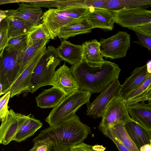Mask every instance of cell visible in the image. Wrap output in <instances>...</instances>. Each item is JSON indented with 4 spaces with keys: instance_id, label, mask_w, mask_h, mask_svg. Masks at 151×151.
<instances>
[{
    "instance_id": "7402d4cb",
    "label": "cell",
    "mask_w": 151,
    "mask_h": 151,
    "mask_svg": "<svg viewBox=\"0 0 151 151\" xmlns=\"http://www.w3.org/2000/svg\"><path fill=\"white\" fill-rule=\"evenodd\" d=\"M4 19L8 25L9 39L27 34L35 26L29 22L12 16H7Z\"/></svg>"
},
{
    "instance_id": "7bdbcfd3",
    "label": "cell",
    "mask_w": 151,
    "mask_h": 151,
    "mask_svg": "<svg viewBox=\"0 0 151 151\" xmlns=\"http://www.w3.org/2000/svg\"><path fill=\"white\" fill-rule=\"evenodd\" d=\"M7 10H0V23L7 17Z\"/></svg>"
},
{
    "instance_id": "9a60e30c",
    "label": "cell",
    "mask_w": 151,
    "mask_h": 151,
    "mask_svg": "<svg viewBox=\"0 0 151 151\" xmlns=\"http://www.w3.org/2000/svg\"><path fill=\"white\" fill-rule=\"evenodd\" d=\"M58 57L71 65L79 63L83 59V48L82 45H77L64 40L56 48Z\"/></svg>"
},
{
    "instance_id": "3957f363",
    "label": "cell",
    "mask_w": 151,
    "mask_h": 151,
    "mask_svg": "<svg viewBox=\"0 0 151 151\" xmlns=\"http://www.w3.org/2000/svg\"><path fill=\"white\" fill-rule=\"evenodd\" d=\"M89 9L79 7L49 9L43 14L42 23L48 30L51 39H54L62 28L86 19Z\"/></svg>"
},
{
    "instance_id": "7c38bea8",
    "label": "cell",
    "mask_w": 151,
    "mask_h": 151,
    "mask_svg": "<svg viewBox=\"0 0 151 151\" xmlns=\"http://www.w3.org/2000/svg\"><path fill=\"white\" fill-rule=\"evenodd\" d=\"M50 85L59 89L66 96L79 90L76 80L65 63L55 71Z\"/></svg>"
},
{
    "instance_id": "b9f144b4",
    "label": "cell",
    "mask_w": 151,
    "mask_h": 151,
    "mask_svg": "<svg viewBox=\"0 0 151 151\" xmlns=\"http://www.w3.org/2000/svg\"><path fill=\"white\" fill-rule=\"evenodd\" d=\"M21 0H0V5L4 4L13 3H20Z\"/></svg>"
},
{
    "instance_id": "1f68e13d",
    "label": "cell",
    "mask_w": 151,
    "mask_h": 151,
    "mask_svg": "<svg viewBox=\"0 0 151 151\" xmlns=\"http://www.w3.org/2000/svg\"><path fill=\"white\" fill-rule=\"evenodd\" d=\"M8 40V25L4 19L0 23V59L3 55Z\"/></svg>"
},
{
    "instance_id": "ba28073f",
    "label": "cell",
    "mask_w": 151,
    "mask_h": 151,
    "mask_svg": "<svg viewBox=\"0 0 151 151\" xmlns=\"http://www.w3.org/2000/svg\"><path fill=\"white\" fill-rule=\"evenodd\" d=\"M115 23L128 29L151 23V11L142 7L110 10Z\"/></svg>"
},
{
    "instance_id": "30bf717a",
    "label": "cell",
    "mask_w": 151,
    "mask_h": 151,
    "mask_svg": "<svg viewBox=\"0 0 151 151\" xmlns=\"http://www.w3.org/2000/svg\"><path fill=\"white\" fill-rule=\"evenodd\" d=\"M121 87L118 79L110 83L93 102L86 103L87 115L94 119L101 117L111 101L115 98L121 97Z\"/></svg>"
},
{
    "instance_id": "d4e9b609",
    "label": "cell",
    "mask_w": 151,
    "mask_h": 151,
    "mask_svg": "<svg viewBox=\"0 0 151 151\" xmlns=\"http://www.w3.org/2000/svg\"><path fill=\"white\" fill-rule=\"evenodd\" d=\"M50 40L44 39L35 42L30 45H27L21 62L18 78L41 49L45 46Z\"/></svg>"
},
{
    "instance_id": "f546056e",
    "label": "cell",
    "mask_w": 151,
    "mask_h": 151,
    "mask_svg": "<svg viewBox=\"0 0 151 151\" xmlns=\"http://www.w3.org/2000/svg\"><path fill=\"white\" fill-rule=\"evenodd\" d=\"M27 35H22L11 38L9 39L5 49L10 52L23 49L27 45Z\"/></svg>"
},
{
    "instance_id": "7a4b0ae2",
    "label": "cell",
    "mask_w": 151,
    "mask_h": 151,
    "mask_svg": "<svg viewBox=\"0 0 151 151\" xmlns=\"http://www.w3.org/2000/svg\"><path fill=\"white\" fill-rule=\"evenodd\" d=\"M91 133L90 128L75 114L56 126L41 131L33 142L48 139L52 142L73 146L83 142Z\"/></svg>"
},
{
    "instance_id": "bcb514c9",
    "label": "cell",
    "mask_w": 151,
    "mask_h": 151,
    "mask_svg": "<svg viewBox=\"0 0 151 151\" xmlns=\"http://www.w3.org/2000/svg\"><path fill=\"white\" fill-rule=\"evenodd\" d=\"M2 94V86L1 83H0V96Z\"/></svg>"
},
{
    "instance_id": "4fadbf2b",
    "label": "cell",
    "mask_w": 151,
    "mask_h": 151,
    "mask_svg": "<svg viewBox=\"0 0 151 151\" xmlns=\"http://www.w3.org/2000/svg\"><path fill=\"white\" fill-rule=\"evenodd\" d=\"M46 48L43 47L22 72L9 89L10 98L26 92L28 90L33 70Z\"/></svg>"
},
{
    "instance_id": "2e32d148",
    "label": "cell",
    "mask_w": 151,
    "mask_h": 151,
    "mask_svg": "<svg viewBox=\"0 0 151 151\" xmlns=\"http://www.w3.org/2000/svg\"><path fill=\"white\" fill-rule=\"evenodd\" d=\"M19 7L16 10H7V16H12L22 19L35 26L41 24L42 16L41 7L24 3H18Z\"/></svg>"
},
{
    "instance_id": "f35d334b",
    "label": "cell",
    "mask_w": 151,
    "mask_h": 151,
    "mask_svg": "<svg viewBox=\"0 0 151 151\" xmlns=\"http://www.w3.org/2000/svg\"><path fill=\"white\" fill-rule=\"evenodd\" d=\"M124 100L126 106L145 101H148L149 102H151V89L148 90L143 95L136 98L127 100L124 99Z\"/></svg>"
},
{
    "instance_id": "277c9868",
    "label": "cell",
    "mask_w": 151,
    "mask_h": 151,
    "mask_svg": "<svg viewBox=\"0 0 151 151\" xmlns=\"http://www.w3.org/2000/svg\"><path fill=\"white\" fill-rule=\"evenodd\" d=\"M56 48L48 46L35 67L26 92L33 93L41 87L50 85L56 67L60 63Z\"/></svg>"
},
{
    "instance_id": "83f0119b",
    "label": "cell",
    "mask_w": 151,
    "mask_h": 151,
    "mask_svg": "<svg viewBox=\"0 0 151 151\" xmlns=\"http://www.w3.org/2000/svg\"><path fill=\"white\" fill-rule=\"evenodd\" d=\"M151 4V0H109L107 9L116 10L123 8L142 7Z\"/></svg>"
},
{
    "instance_id": "d6986e66",
    "label": "cell",
    "mask_w": 151,
    "mask_h": 151,
    "mask_svg": "<svg viewBox=\"0 0 151 151\" xmlns=\"http://www.w3.org/2000/svg\"><path fill=\"white\" fill-rule=\"evenodd\" d=\"M151 76L147 71L146 64L136 68L130 76L121 85L120 95L122 98L142 84L149 76Z\"/></svg>"
},
{
    "instance_id": "d6a6232c",
    "label": "cell",
    "mask_w": 151,
    "mask_h": 151,
    "mask_svg": "<svg viewBox=\"0 0 151 151\" xmlns=\"http://www.w3.org/2000/svg\"><path fill=\"white\" fill-rule=\"evenodd\" d=\"M105 148L101 145L91 146L83 142L73 146V151H104Z\"/></svg>"
},
{
    "instance_id": "8d00e7d4",
    "label": "cell",
    "mask_w": 151,
    "mask_h": 151,
    "mask_svg": "<svg viewBox=\"0 0 151 151\" xmlns=\"http://www.w3.org/2000/svg\"><path fill=\"white\" fill-rule=\"evenodd\" d=\"M138 39V41L134 42L147 48L149 51L151 50V36L135 32Z\"/></svg>"
},
{
    "instance_id": "ac0fdd59",
    "label": "cell",
    "mask_w": 151,
    "mask_h": 151,
    "mask_svg": "<svg viewBox=\"0 0 151 151\" xmlns=\"http://www.w3.org/2000/svg\"><path fill=\"white\" fill-rule=\"evenodd\" d=\"M126 106L131 119L151 131V102L142 101Z\"/></svg>"
},
{
    "instance_id": "e0dca14e",
    "label": "cell",
    "mask_w": 151,
    "mask_h": 151,
    "mask_svg": "<svg viewBox=\"0 0 151 151\" xmlns=\"http://www.w3.org/2000/svg\"><path fill=\"white\" fill-rule=\"evenodd\" d=\"M124 127L128 134L139 150L144 145H151V131L132 119L124 124Z\"/></svg>"
},
{
    "instance_id": "e575fe53",
    "label": "cell",
    "mask_w": 151,
    "mask_h": 151,
    "mask_svg": "<svg viewBox=\"0 0 151 151\" xmlns=\"http://www.w3.org/2000/svg\"><path fill=\"white\" fill-rule=\"evenodd\" d=\"M10 98V91L0 98V121H1L5 117L9 111L8 104Z\"/></svg>"
},
{
    "instance_id": "4316f807",
    "label": "cell",
    "mask_w": 151,
    "mask_h": 151,
    "mask_svg": "<svg viewBox=\"0 0 151 151\" xmlns=\"http://www.w3.org/2000/svg\"><path fill=\"white\" fill-rule=\"evenodd\" d=\"M109 128L114 135L121 141L129 151H139L127 133L124 123H118Z\"/></svg>"
},
{
    "instance_id": "6da1fadb",
    "label": "cell",
    "mask_w": 151,
    "mask_h": 151,
    "mask_svg": "<svg viewBox=\"0 0 151 151\" xmlns=\"http://www.w3.org/2000/svg\"><path fill=\"white\" fill-rule=\"evenodd\" d=\"M70 69L78 83L79 90L92 93L102 92L118 80L121 70L115 63L105 60L100 66H91L83 59L72 65Z\"/></svg>"
},
{
    "instance_id": "4dcf8cb0",
    "label": "cell",
    "mask_w": 151,
    "mask_h": 151,
    "mask_svg": "<svg viewBox=\"0 0 151 151\" xmlns=\"http://www.w3.org/2000/svg\"><path fill=\"white\" fill-rule=\"evenodd\" d=\"M150 89H151V76L148 77L142 84L129 93L123 99L127 100L136 98L143 95Z\"/></svg>"
},
{
    "instance_id": "ab89813d",
    "label": "cell",
    "mask_w": 151,
    "mask_h": 151,
    "mask_svg": "<svg viewBox=\"0 0 151 151\" xmlns=\"http://www.w3.org/2000/svg\"><path fill=\"white\" fill-rule=\"evenodd\" d=\"M73 146L58 142H52L48 151H73Z\"/></svg>"
},
{
    "instance_id": "f1b7e54d",
    "label": "cell",
    "mask_w": 151,
    "mask_h": 151,
    "mask_svg": "<svg viewBox=\"0 0 151 151\" xmlns=\"http://www.w3.org/2000/svg\"><path fill=\"white\" fill-rule=\"evenodd\" d=\"M27 45L44 39H51L49 31L43 24L35 26L27 35Z\"/></svg>"
},
{
    "instance_id": "836d02e7",
    "label": "cell",
    "mask_w": 151,
    "mask_h": 151,
    "mask_svg": "<svg viewBox=\"0 0 151 151\" xmlns=\"http://www.w3.org/2000/svg\"><path fill=\"white\" fill-rule=\"evenodd\" d=\"M101 131L105 135L112 140L119 151H129L121 141L114 135L109 128L104 129Z\"/></svg>"
},
{
    "instance_id": "f6af8a7d",
    "label": "cell",
    "mask_w": 151,
    "mask_h": 151,
    "mask_svg": "<svg viewBox=\"0 0 151 151\" xmlns=\"http://www.w3.org/2000/svg\"><path fill=\"white\" fill-rule=\"evenodd\" d=\"M150 60L146 64L147 65V70L149 73L151 74V62Z\"/></svg>"
},
{
    "instance_id": "8992f818",
    "label": "cell",
    "mask_w": 151,
    "mask_h": 151,
    "mask_svg": "<svg viewBox=\"0 0 151 151\" xmlns=\"http://www.w3.org/2000/svg\"><path fill=\"white\" fill-rule=\"evenodd\" d=\"M4 53L0 59V83L5 94L17 79L21 62L27 48Z\"/></svg>"
},
{
    "instance_id": "52a82bcc",
    "label": "cell",
    "mask_w": 151,
    "mask_h": 151,
    "mask_svg": "<svg viewBox=\"0 0 151 151\" xmlns=\"http://www.w3.org/2000/svg\"><path fill=\"white\" fill-rule=\"evenodd\" d=\"M130 35L125 31H118L112 36L100 39V49L103 57L115 59L125 57L130 46Z\"/></svg>"
},
{
    "instance_id": "603a6c76",
    "label": "cell",
    "mask_w": 151,
    "mask_h": 151,
    "mask_svg": "<svg viewBox=\"0 0 151 151\" xmlns=\"http://www.w3.org/2000/svg\"><path fill=\"white\" fill-rule=\"evenodd\" d=\"M92 29L86 19L79 23L62 28L58 32L57 36L65 40L78 35L90 32Z\"/></svg>"
},
{
    "instance_id": "44dd1931",
    "label": "cell",
    "mask_w": 151,
    "mask_h": 151,
    "mask_svg": "<svg viewBox=\"0 0 151 151\" xmlns=\"http://www.w3.org/2000/svg\"><path fill=\"white\" fill-rule=\"evenodd\" d=\"M83 48V59L91 66H100L104 62L101 54L100 44L96 40L85 42Z\"/></svg>"
},
{
    "instance_id": "ffe728a7",
    "label": "cell",
    "mask_w": 151,
    "mask_h": 151,
    "mask_svg": "<svg viewBox=\"0 0 151 151\" xmlns=\"http://www.w3.org/2000/svg\"><path fill=\"white\" fill-rule=\"evenodd\" d=\"M65 97L62 91L53 86L44 90L36 97V100L37 106L40 108H53L59 104Z\"/></svg>"
},
{
    "instance_id": "484cf974",
    "label": "cell",
    "mask_w": 151,
    "mask_h": 151,
    "mask_svg": "<svg viewBox=\"0 0 151 151\" xmlns=\"http://www.w3.org/2000/svg\"><path fill=\"white\" fill-rule=\"evenodd\" d=\"M24 3L41 7L62 8L68 7H83L82 1L76 0H24Z\"/></svg>"
},
{
    "instance_id": "60d3db41",
    "label": "cell",
    "mask_w": 151,
    "mask_h": 151,
    "mask_svg": "<svg viewBox=\"0 0 151 151\" xmlns=\"http://www.w3.org/2000/svg\"><path fill=\"white\" fill-rule=\"evenodd\" d=\"M141 34L151 36V23L129 28Z\"/></svg>"
},
{
    "instance_id": "d590c367",
    "label": "cell",
    "mask_w": 151,
    "mask_h": 151,
    "mask_svg": "<svg viewBox=\"0 0 151 151\" xmlns=\"http://www.w3.org/2000/svg\"><path fill=\"white\" fill-rule=\"evenodd\" d=\"M109 0H84V4L87 8L107 9Z\"/></svg>"
},
{
    "instance_id": "8fae6325",
    "label": "cell",
    "mask_w": 151,
    "mask_h": 151,
    "mask_svg": "<svg viewBox=\"0 0 151 151\" xmlns=\"http://www.w3.org/2000/svg\"><path fill=\"white\" fill-rule=\"evenodd\" d=\"M31 114L26 115L9 110L6 115L1 121L0 126V143L7 145L12 140L15 134Z\"/></svg>"
},
{
    "instance_id": "5b68a950",
    "label": "cell",
    "mask_w": 151,
    "mask_h": 151,
    "mask_svg": "<svg viewBox=\"0 0 151 151\" xmlns=\"http://www.w3.org/2000/svg\"><path fill=\"white\" fill-rule=\"evenodd\" d=\"M91 93L79 90L66 96L57 106L53 108L45 119L50 127H54L75 114L82 106L89 101Z\"/></svg>"
},
{
    "instance_id": "ee69618b",
    "label": "cell",
    "mask_w": 151,
    "mask_h": 151,
    "mask_svg": "<svg viewBox=\"0 0 151 151\" xmlns=\"http://www.w3.org/2000/svg\"><path fill=\"white\" fill-rule=\"evenodd\" d=\"M139 151H151V145L146 144L142 146L139 149Z\"/></svg>"
},
{
    "instance_id": "cb8c5ba5",
    "label": "cell",
    "mask_w": 151,
    "mask_h": 151,
    "mask_svg": "<svg viewBox=\"0 0 151 151\" xmlns=\"http://www.w3.org/2000/svg\"><path fill=\"white\" fill-rule=\"evenodd\" d=\"M42 125V123L32 115L22 125L12 140L20 142L25 140L33 135Z\"/></svg>"
},
{
    "instance_id": "5bb4252c",
    "label": "cell",
    "mask_w": 151,
    "mask_h": 151,
    "mask_svg": "<svg viewBox=\"0 0 151 151\" xmlns=\"http://www.w3.org/2000/svg\"><path fill=\"white\" fill-rule=\"evenodd\" d=\"M86 20L93 29L111 31L114 28L115 22L109 9L90 8Z\"/></svg>"
},
{
    "instance_id": "9c48e42d",
    "label": "cell",
    "mask_w": 151,
    "mask_h": 151,
    "mask_svg": "<svg viewBox=\"0 0 151 151\" xmlns=\"http://www.w3.org/2000/svg\"><path fill=\"white\" fill-rule=\"evenodd\" d=\"M99 126L100 131L117 124H124L132 119L124 100L121 97L114 99L107 106L102 116Z\"/></svg>"
},
{
    "instance_id": "74e56055",
    "label": "cell",
    "mask_w": 151,
    "mask_h": 151,
    "mask_svg": "<svg viewBox=\"0 0 151 151\" xmlns=\"http://www.w3.org/2000/svg\"><path fill=\"white\" fill-rule=\"evenodd\" d=\"M34 142L33 147L28 151H48L52 142L45 139Z\"/></svg>"
}]
</instances>
